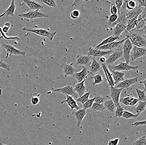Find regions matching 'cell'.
Wrapping results in <instances>:
<instances>
[{
    "label": "cell",
    "mask_w": 146,
    "mask_h": 145,
    "mask_svg": "<svg viewBox=\"0 0 146 145\" xmlns=\"http://www.w3.org/2000/svg\"><path fill=\"white\" fill-rule=\"evenodd\" d=\"M3 47L7 51V57L9 54L15 55H22L25 56L26 54V52L19 50L15 48L14 46L11 45L8 43H3L2 44Z\"/></svg>",
    "instance_id": "7"
},
{
    "label": "cell",
    "mask_w": 146,
    "mask_h": 145,
    "mask_svg": "<svg viewBox=\"0 0 146 145\" xmlns=\"http://www.w3.org/2000/svg\"><path fill=\"white\" fill-rule=\"evenodd\" d=\"M86 80V79H84L81 83L76 84L74 88L75 91L78 93L79 97H80L82 95H83L85 93H86V91H87V88L84 84Z\"/></svg>",
    "instance_id": "26"
},
{
    "label": "cell",
    "mask_w": 146,
    "mask_h": 145,
    "mask_svg": "<svg viewBox=\"0 0 146 145\" xmlns=\"http://www.w3.org/2000/svg\"><path fill=\"white\" fill-rule=\"evenodd\" d=\"M23 31H27L35 33L37 35L40 36H43L44 37H47L48 38L50 41H52L54 38L55 35L56 34L57 31H51L43 29H31V28H27L26 27H24L22 29Z\"/></svg>",
    "instance_id": "2"
},
{
    "label": "cell",
    "mask_w": 146,
    "mask_h": 145,
    "mask_svg": "<svg viewBox=\"0 0 146 145\" xmlns=\"http://www.w3.org/2000/svg\"><path fill=\"white\" fill-rule=\"evenodd\" d=\"M0 68L5 69L8 71H10L11 70L10 65L1 59H0Z\"/></svg>",
    "instance_id": "45"
},
{
    "label": "cell",
    "mask_w": 146,
    "mask_h": 145,
    "mask_svg": "<svg viewBox=\"0 0 146 145\" xmlns=\"http://www.w3.org/2000/svg\"><path fill=\"white\" fill-rule=\"evenodd\" d=\"M88 1H74V2L72 4V7H74V6H78L79 5H81V4L87 2Z\"/></svg>",
    "instance_id": "52"
},
{
    "label": "cell",
    "mask_w": 146,
    "mask_h": 145,
    "mask_svg": "<svg viewBox=\"0 0 146 145\" xmlns=\"http://www.w3.org/2000/svg\"><path fill=\"white\" fill-rule=\"evenodd\" d=\"M23 2L29 7L30 9L39 10L43 9L44 7V6L35 1L24 0Z\"/></svg>",
    "instance_id": "24"
},
{
    "label": "cell",
    "mask_w": 146,
    "mask_h": 145,
    "mask_svg": "<svg viewBox=\"0 0 146 145\" xmlns=\"http://www.w3.org/2000/svg\"><path fill=\"white\" fill-rule=\"evenodd\" d=\"M117 18H118V15L117 14L111 15L109 16L108 25L111 27L113 24L116 22Z\"/></svg>",
    "instance_id": "41"
},
{
    "label": "cell",
    "mask_w": 146,
    "mask_h": 145,
    "mask_svg": "<svg viewBox=\"0 0 146 145\" xmlns=\"http://www.w3.org/2000/svg\"><path fill=\"white\" fill-rule=\"evenodd\" d=\"M132 125L135 126H139V125H145L146 120L142 121H138L135 122V123H133Z\"/></svg>",
    "instance_id": "53"
},
{
    "label": "cell",
    "mask_w": 146,
    "mask_h": 145,
    "mask_svg": "<svg viewBox=\"0 0 146 145\" xmlns=\"http://www.w3.org/2000/svg\"><path fill=\"white\" fill-rule=\"evenodd\" d=\"M88 73L87 67L83 66L81 72L75 73L73 76L75 77L77 79L78 83H80L83 81L84 79H86L88 77Z\"/></svg>",
    "instance_id": "21"
},
{
    "label": "cell",
    "mask_w": 146,
    "mask_h": 145,
    "mask_svg": "<svg viewBox=\"0 0 146 145\" xmlns=\"http://www.w3.org/2000/svg\"><path fill=\"white\" fill-rule=\"evenodd\" d=\"M73 114L77 121V127L79 128L84 118L87 115L86 110L83 108L81 109L74 111Z\"/></svg>",
    "instance_id": "17"
},
{
    "label": "cell",
    "mask_w": 146,
    "mask_h": 145,
    "mask_svg": "<svg viewBox=\"0 0 146 145\" xmlns=\"http://www.w3.org/2000/svg\"><path fill=\"white\" fill-rule=\"evenodd\" d=\"M73 65L74 63H72L70 64L63 63L60 65V67L64 71L65 77H67L68 76H73L75 73L77 72V70L73 67Z\"/></svg>",
    "instance_id": "16"
},
{
    "label": "cell",
    "mask_w": 146,
    "mask_h": 145,
    "mask_svg": "<svg viewBox=\"0 0 146 145\" xmlns=\"http://www.w3.org/2000/svg\"><path fill=\"white\" fill-rule=\"evenodd\" d=\"M136 2L137 3L138 5L137 6L139 7H146V1L145 0H138Z\"/></svg>",
    "instance_id": "51"
},
{
    "label": "cell",
    "mask_w": 146,
    "mask_h": 145,
    "mask_svg": "<svg viewBox=\"0 0 146 145\" xmlns=\"http://www.w3.org/2000/svg\"><path fill=\"white\" fill-rule=\"evenodd\" d=\"M117 10L115 4L113 3L111 4L110 8V13L112 14H117Z\"/></svg>",
    "instance_id": "48"
},
{
    "label": "cell",
    "mask_w": 146,
    "mask_h": 145,
    "mask_svg": "<svg viewBox=\"0 0 146 145\" xmlns=\"http://www.w3.org/2000/svg\"><path fill=\"white\" fill-rule=\"evenodd\" d=\"M137 5L136 1H129L126 4V8L128 10H131L133 9Z\"/></svg>",
    "instance_id": "44"
},
{
    "label": "cell",
    "mask_w": 146,
    "mask_h": 145,
    "mask_svg": "<svg viewBox=\"0 0 146 145\" xmlns=\"http://www.w3.org/2000/svg\"><path fill=\"white\" fill-rule=\"evenodd\" d=\"M90 109L95 111H102L105 109L103 104H99L96 102L93 103Z\"/></svg>",
    "instance_id": "35"
},
{
    "label": "cell",
    "mask_w": 146,
    "mask_h": 145,
    "mask_svg": "<svg viewBox=\"0 0 146 145\" xmlns=\"http://www.w3.org/2000/svg\"><path fill=\"white\" fill-rule=\"evenodd\" d=\"M126 39H127V37L123 39L122 40L119 41H113V42H111V43L108 44V45L101 46V47L95 49L101 50L102 51V50L111 51V50H113L114 49H117L123 45V42Z\"/></svg>",
    "instance_id": "9"
},
{
    "label": "cell",
    "mask_w": 146,
    "mask_h": 145,
    "mask_svg": "<svg viewBox=\"0 0 146 145\" xmlns=\"http://www.w3.org/2000/svg\"><path fill=\"white\" fill-rule=\"evenodd\" d=\"M18 16L21 17L26 18L30 19L49 17V15L42 13L39 10H33L28 11L27 13H21Z\"/></svg>",
    "instance_id": "5"
},
{
    "label": "cell",
    "mask_w": 146,
    "mask_h": 145,
    "mask_svg": "<svg viewBox=\"0 0 146 145\" xmlns=\"http://www.w3.org/2000/svg\"><path fill=\"white\" fill-rule=\"evenodd\" d=\"M123 89L110 86V94L108 97H111L115 106L119 104L120 95Z\"/></svg>",
    "instance_id": "12"
},
{
    "label": "cell",
    "mask_w": 146,
    "mask_h": 145,
    "mask_svg": "<svg viewBox=\"0 0 146 145\" xmlns=\"http://www.w3.org/2000/svg\"><path fill=\"white\" fill-rule=\"evenodd\" d=\"M91 78L94 79V82L93 84L94 85H97V84L102 83L104 82V79L100 74H98L95 75L94 77H92Z\"/></svg>",
    "instance_id": "37"
},
{
    "label": "cell",
    "mask_w": 146,
    "mask_h": 145,
    "mask_svg": "<svg viewBox=\"0 0 146 145\" xmlns=\"http://www.w3.org/2000/svg\"><path fill=\"white\" fill-rule=\"evenodd\" d=\"M2 52V50L1 43V42L0 41V55L1 54Z\"/></svg>",
    "instance_id": "57"
},
{
    "label": "cell",
    "mask_w": 146,
    "mask_h": 145,
    "mask_svg": "<svg viewBox=\"0 0 146 145\" xmlns=\"http://www.w3.org/2000/svg\"><path fill=\"white\" fill-rule=\"evenodd\" d=\"M103 105L105 109L107 110L110 112H114L116 107L113 100L111 99L106 100Z\"/></svg>",
    "instance_id": "29"
},
{
    "label": "cell",
    "mask_w": 146,
    "mask_h": 145,
    "mask_svg": "<svg viewBox=\"0 0 146 145\" xmlns=\"http://www.w3.org/2000/svg\"><path fill=\"white\" fill-rule=\"evenodd\" d=\"M119 141V138H116L114 139L110 140L108 142V145H117Z\"/></svg>",
    "instance_id": "50"
},
{
    "label": "cell",
    "mask_w": 146,
    "mask_h": 145,
    "mask_svg": "<svg viewBox=\"0 0 146 145\" xmlns=\"http://www.w3.org/2000/svg\"><path fill=\"white\" fill-rule=\"evenodd\" d=\"M41 1L49 7H55L57 6L56 3L54 0H41Z\"/></svg>",
    "instance_id": "43"
},
{
    "label": "cell",
    "mask_w": 146,
    "mask_h": 145,
    "mask_svg": "<svg viewBox=\"0 0 146 145\" xmlns=\"http://www.w3.org/2000/svg\"><path fill=\"white\" fill-rule=\"evenodd\" d=\"M90 94V92H89L85 93L81 97L78 98L76 100V101L82 104H84L89 99Z\"/></svg>",
    "instance_id": "34"
},
{
    "label": "cell",
    "mask_w": 146,
    "mask_h": 145,
    "mask_svg": "<svg viewBox=\"0 0 146 145\" xmlns=\"http://www.w3.org/2000/svg\"><path fill=\"white\" fill-rule=\"evenodd\" d=\"M127 21L119 22L115 24V26L112 29L113 31V35L118 37L121 38V33L125 31L127 26Z\"/></svg>",
    "instance_id": "11"
},
{
    "label": "cell",
    "mask_w": 146,
    "mask_h": 145,
    "mask_svg": "<svg viewBox=\"0 0 146 145\" xmlns=\"http://www.w3.org/2000/svg\"><path fill=\"white\" fill-rule=\"evenodd\" d=\"M16 6L15 3V1L14 0L11 1V3L8 9L3 12V14L0 15V17H2L3 16H15V13L16 10Z\"/></svg>",
    "instance_id": "25"
},
{
    "label": "cell",
    "mask_w": 146,
    "mask_h": 145,
    "mask_svg": "<svg viewBox=\"0 0 146 145\" xmlns=\"http://www.w3.org/2000/svg\"><path fill=\"white\" fill-rule=\"evenodd\" d=\"M110 70L111 71V74L114 82L115 85H117L118 83L125 80V74L124 72L113 70Z\"/></svg>",
    "instance_id": "18"
},
{
    "label": "cell",
    "mask_w": 146,
    "mask_h": 145,
    "mask_svg": "<svg viewBox=\"0 0 146 145\" xmlns=\"http://www.w3.org/2000/svg\"><path fill=\"white\" fill-rule=\"evenodd\" d=\"M40 94H34L31 98V103L33 106L37 105L40 102Z\"/></svg>",
    "instance_id": "42"
},
{
    "label": "cell",
    "mask_w": 146,
    "mask_h": 145,
    "mask_svg": "<svg viewBox=\"0 0 146 145\" xmlns=\"http://www.w3.org/2000/svg\"><path fill=\"white\" fill-rule=\"evenodd\" d=\"M54 92H58L63 94L72 96L74 98H78V95L76 93L74 87L72 84H68L65 86L61 88H57L54 90Z\"/></svg>",
    "instance_id": "8"
},
{
    "label": "cell",
    "mask_w": 146,
    "mask_h": 145,
    "mask_svg": "<svg viewBox=\"0 0 146 145\" xmlns=\"http://www.w3.org/2000/svg\"><path fill=\"white\" fill-rule=\"evenodd\" d=\"M123 56H124L126 63L129 64L130 62V59L131 57V53L132 49L133 47L130 40L128 37L123 44Z\"/></svg>",
    "instance_id": "3"
},
{
    "label": "cell",
    "mask_w": 146,
    "mask_h": 145,
    "mask_svg": "<svg viewBox=\"0 0 146 145\" xmlns=\"http://www.w3.org/2000/svg\"><path fill=\"white\" fill-rule=\"evenodd\" d=\"M138 83V77H135L133 78L125 79L122 82H120L117 85H115L114 87L117 88H121V89L123 90V89L129 88L132 85H134Z\"/></svg>",
    "instance_id": "10"
},
{
    "label": "cell",
    "mask_w": 146,
    "mask_h": 145,
    "mask_svg": "<svg viewBox=\"0 0 146 145\" xmlns=\"http://www.w3.org/2000/svg\"><path fill=\"white\" fill-rule=\"evenodd\" d=\"M137 18L127 20V24L125 31H130L136 28V21Z\"/></svg>",
    "instance_id": "32"
},
{
    "label": "cell",
    "mask_w": 146,
    "mask_h": 145,
    "mask_svg": "<svg viewBox=\"0 0 146 145\" xmlns=\"http://www.w3.org/2000/svg\"><path fill=\"white\" fill-rule=\"evenodd\" d=\"M143 11L141 7L136 5V7L131 10L128 11L126 14V17L127 20L132 18H137Z\"/></svg>",
    "instance_id": "19"
},
{
    "label": "cell",
    "mask_w": 146,
    "mask_h": 145,
    "mask_svg": "<svg viewBox=\"0 0 146 145\" xmlns=\"http://www.w3.org/2000/svg\"><path fill=\"white\" fill-rule=\"evenodd\" d=\"M138 96V99L139 101L146 102V96L145 90H141L138 88H136Z\"/></svg>",
    "instance_id": "33"
},
{
    "label": "cell",
    "mask_w": 146,
    "mask_h": 145,
    "mask_svg": "<svg viewBox=\"0 0 146 145\" xmlns=\"http://www.w3.org/2000/svg\"><path fill=\"white\" fill-rule=\"evenodd\" d=\"M146 49L145 47L133 46L131 53V57L132 61H134L139 58L145 56Z\"/></svg>",
    "instance_id": "6"
},
{
    "label": "cell",
    "mask_w": 146,
    "mask_h": 145,
    "mask_svg": "<svg viewBox=\"0 0 146 145\" xmlns=\"http://www.w3.org/2000/svg\"><path fill=\"white\" fill-rule=\"evenodd\" d=\"M90 71L91 74H94L99 71L102 68V65L96 60L95 57H93L92 62L90 64Z\"/></svg>",
    "instance_id": "22"
},
{
    "label": "cell",
    "mask_w": 146,
    "mask_h": 145,
    "mask_svg": "<svg viewBox=\"0 0 146 145\" xmlns=\"http://www.w3.org/2000/svg\"><path fill=\"white\" fill-rule=\"evenodd\" d=\"M135 28L137 30H146V21L142 18L141 14L136 19Z\"/></svg>",
    "instance_id": "28"
},
{
    "label": "cell",
    "mask_w": 146,
    "mask_h": 145,
    "mask_svg": "<svg viewBox=\"0 0 146 145\" xmlns=\"http://www.w3.org/2000/svg\"><path fill=\"white\" fill-rule=\"evenodd\" d=\"M102 68L104 70V72H105V75H106V77L107 80L108 82V84H109L110 86H114L115 85L114 82L112 74L110 72L107 65L105 64H102Z\"/></svg>",
    "instance_id": "27"
},
{
    "label": "cell",
    "mask_w": 146,
    "mask_h": 145,
    "mask_svg": "<svg viewBox=\"0 0 146 145\" xmlns=\"http://www.w3.org/2000/svg\"><path fill=\"white\" fill-rule=\"evenodd\" d=\"M139 102L138 98L130 96L121 98L119 100V102L123 103L125 106H135L137 103H138Z\"/></svg>",
    "instance_id": "20"
},
{
    "label": "cell",
    "mask_w": 146,
    "mask_h": 145,
    "mask_svg": "<svg viewBox=\"0 0 146 145\" xmlns=\"http://www.w3.org/2000/svg\"><path fill=\"white\" fill-rule=\"evenodd\" d=\"M125 32L126 37L130 40L133 45L146 48V30H137L135 28Z\"/></svg>",
    "instance_id": "1"
},
{
    "label": "cell",
    "mask_w": 146,
    "mask_h": 145,
    "mask_svg": "<svg viewBox=\"0 0 146 145\" xmlns=\"http://www.w3.org/2000/svg\"><path fill=\"white\" fill-rule=\"evenodd\" d=\"M80 16V12L77 10H73L71 14V16L72 18L76 19L78 18Z\"/></svg>",
    "instance_id": "47"
},
{
    "label": "cell",
    "mask_w": 146,
    "mask_h": 145,
    "mask_svg": "<svg viewBox=\"0 0 146 145\" xmlns=\"http://www.w3.org/2000/svg\"><path fill=\"white\" fill-rule=\"evenodd\" d=\"M146 106V102L139 101L138 106L135 108V109H134V110L137 114L139 115L141 113L145 111V110Z\"/></svg>",
    "instance_id": "31"
},
{
    "label": "cell",
    "mask_w": 146,
    "mask_h": 145,
    "mask_svg": "<svg viewBox=\"0 0 146 145\" xmlns=\"http://www.w3.org/2000/svg\"><path fill=\"white\" fill-rule=\"evenodd\" d=\"M100 61L102 62H106V58H105V57H101V58H100Z\"/></svg>",
    "instance_id": "55"
},
{
    "label": "cell",
    "mask_w": 146,
    "mask_h": 145,
    "mask_svg": "<svg viewBox=\"0 0 146 145\" xmlns=\"http://www.w3.org/2000/svg\"><path fill=\"white\" fill-rule=\"evenodd\" d=\"M92 59L93 57L91 56L78 55L76 56V64L88 67L91 63Z\"/></svg>",
    "instance_id": "14"
},
{
    "label": "cell",
    "mask_w": 146,
    "mask_h": 145,
    "mask_svg": "<svg viewBox=\"0 0 146 145\" xmlns=\"http://www.w3.org/2000/svg\"><path fill=\"white\" fill-rule=\"evenodd\" d=\"M140 83H142L144 84V87H145V89H144V90L146 91V79L144 80V81H141V82H140Z\"/></svg>",
    "instance_id": "56"
},
{
    "label": "cell",
    "mask_w": 146,
    "mask_h": 145,
    "mask_svg": "<svg viewBox=\"0 0 146 145\" xmlns=\"http://www.w3.org/2000/svg\"><path fill=\"white\" fill-rule=\"evenodd\" d=\"M95 99V98H93L90 99L88 100L84 104H83V109L85 110L88 109H90L92 106V105L94 103Z\"/></svg>",
    "instance_id": "39"
},
{
    "label": "cell",
    "mask_w": 146,
    "mask_h": 145,
    "mask_svg": "<svg viewBox=\"0 0 146 145\" xmlns=\"http://www.w3.org/2000/svg\"><path fill=\"white\" fill-rule=\"evenodd\" d=\"M0 145H7L4 144H2V143H0Z\"/></svg>",
    "instance_id": "58"
},
{
    "label": "cell",
    "mask_w": 146,
    "mask_h": 145,
    "mask_svg": "<svg viewBox=\"0 0 146 145\" xmlns=\"http://www.w3.org/2000/svg\"><path fill=\"white\" fill-rule=\"evenodd\" d=\"M66 95L67 98L66 100L63 101L61 102V104H63L64 102H66L68 106L71 108L72 110L74 109H76L78 110L80 109V107L77 104V102L75 100L74 98L72 96H69L68 95Z\"/></svg>",
    "instance_id": "23"
},
{
    "label": "cell",
    "mask_w": 146,
    "mask_h": 145,
    "mask_svg": "<svg viewBox=\"0 0 146 145\" xmlns=\"http://www.w3.org/2000/svg\"><path fill=\"white\" fill-rule=\"evenodd\" d=\"M109 70H113L118 71H122L134 70H137L139 68V66H131L126 62H120L119 64L116 66H109Z\"/></svg>",
    "instance_id": "4"
},
{
    "label": "cell",
    "mask_w": 146,
    "mask_h": 145,
    "mask_svg": "<svg viewBox=\"0 0 146 145\" xmlns=\"http://www.w3.org/2000/svg\"><path fill=\"white\" fill-rule=\"evenodd\" d=\"M95 102L99 103V104H103L104 102L106 99V98L103 97V96H98V97H95Z\"/></svg>",
    "instance_id": "46"
},
{
    "label": "cell",
    "mask_w": 146,
    "mask_h": 145,
    "mask_svg": "<svg viewBox=\"0 0 146 145\" xmlns=\"http://www.w3.org/2000/svg\"><path fill=\"white\" fill-rule=\"evenodd\" d=\"M113 52V50L111 51H102L101 50L95 49L91 47L89 48L88 52V55L91 56L92 57H103L106 55L112 54Z\"/></svg>",
    "instance_id": "15"
},
{
    "label": "cell",
    "mask_w": 146,
    "mask_h": 145,
    "mask_svg": "<svg viewBox=\"0 0 146 145\" xmlns=\"http://www.w3.org/2000/svg\"><path fill=\"white\" fill-rule=\"evenodd\" d=\"M120 38H121L115 37V36H114L113 35H112V36H110L109 37L103 40L101 43H100L99 44H98V45L95 47V49L98 48L100 47H101V46L108 45V44H110V43H111V42H113L116 40L119 39Z\"/></svg>",
    "instance_id": "30"
},
{
    "label": "cell",
    "mask_w": 146,
    "mask_h": 145,
    "mask_svg": "<svg viewBox=\"0 0 146 145\" xmlns=\"http://www.w3.org/2000/svg\"><path fill=\"white\" fill-rule=\"evenodd\" d=\"M138 115L133 114L129 111L124 110L122 114V117L125 119H131V118H136L138 117Z\"/></svg>",
    "instance_id": "36"
},
{
    "label": "cell",
    "mask_w": 146,
    "mask_h": 145,
    "mask_svg": "<svg viewBox=\"0 0 146 145\" xmlns=\"http://www.w3.org/2000/svg\"><path fill=\"white\" fill-rule=\"evenodd\" d=\"M123 56V51L121 50H117L113 52L106 60V65L112 66L115 62H116L120 58H121Z\"/></svg>",
    "instance_id": "13"
},
{
    "label": "cell",
    "mask_w": 146,
    "mask_h": 145,
    "mask_svg": "<svg viewBox=\"0 0 146 145\" xmlns=\"http://www.w3.org/2000/svg\"><path fill=\"white\" fill-rule=\"evenodd\" d=\"M10 26L11 25L9 23L7 22L5 23L4 24L3 28V31L5 33L7 32L9 30L10 28Z\"/></svg>",
    "instance_id": "54"
},
{
    "label": "cell",
    "mask_w": 146,
    "mask_h": 145,
    "mask_svg": "<svg viewBox=\"0 0 146 145\" xmlns=\"http://www.w3.org/2000/svg\"><path fill=\"white\" fill-rule=\"evenodd\" d=\"M123 1H117V0H116L115 1V6H116L117 10H118V14L120 13V9H121V8L123 5Z\"/></svg>",
    "instance_id": "49"
},
{
    "label": "cell",
    "mask_w": 146,
    "mask_h": 145,
    "mask_svg": "<svg viewBox=\"0 0 146 145\" xmlns=\"http://www.w3.org/2000/svg\"><path fill=\"white\" fill-rule=\"evenodd\" d=\"M133 145H146V136L141 137L134 141L133 144Z\"/></svg>",
    "instance_id": "40"
},
{
    "label": "cell",
    "mask_w": 146,
    "mask_h": 145,
    "mask_svg": "<svg viewBox=\"0 0 146 145\" xmlns=\"http://www.w3.org/2000/svg\"><path fill=\"white\" fill-rule=\"evenodd\" d=\"M116 107V109L115 112V116L116 117H121L122 116L123 113L125 110L124 108L120 103L118 104Z\"/></svg>",
    "instance_id": "38"
}]
</instances>
